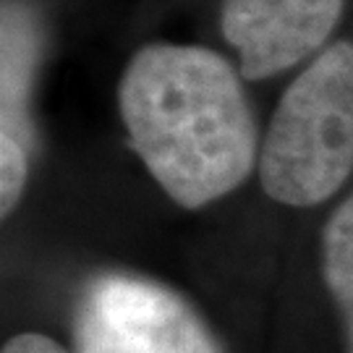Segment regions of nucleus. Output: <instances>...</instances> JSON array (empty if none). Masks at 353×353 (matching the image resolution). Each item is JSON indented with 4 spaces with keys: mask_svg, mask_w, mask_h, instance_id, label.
I'll list each match as a JSON object with an SVG mask.
<instances>
[{
    "mask_svg": "<svg viewBox=\"0 0 353 353\" xmlns=\"http://www.w3.org/2000/svg\"><path fill=\"white\" fill-rule=\"evenodd\" d=\"M243 76L202 45L150 42L128 58L118 113L152 181L183 210H202L259 170L262 137Z\"/></svg>",
    "mask_w": 353,
    "mask_h": 353,
    "instance_id": "nucleus-1",
    "label": "nucleus"
},
{
    "mask_svg": "<svg viewBox=\"0 0 353 353\" xmlns=\"http://www.w3.org/2000/svg\"><path fill=\"white\" fill-rule=\"evenodd\" d=\"M345 0H223L220 34L246 81H265L330 45Z\"/></svg>",
    "mask_w": 353,
    "mask_h": 353,
    "instance_id": "nucleus-4",
    "label": "nucleus"
},
{
    "mask_svg": "<svg viewBox=\"0 0 353 353\" xmlns=\"http://www.w3.org/2000/svg\"><path fill=\"white\" fill-rule=\"evenodd\" d=\"M322 278L343 325V348L353 353V191L322 228Z\"/></svg>",
    "mask_w": 353,
    "mask_h": 353,
    "instance_id": "nucleus-5",
    "label": "nucleus"
},
{
    "mask_svg": "<svg viewBox=\"0 0 353 353\" xmlns=\"http://www.w3.org/2000/svg\"><path fill=\"white\" fill-rule=\"evenodd\" d=\"M79 353H220L183 296L134 275L89 283L74 325Z\"/></svg>",
    "mask_w": 353,
    "mask_h": 353,
    "instance_id": "nucleus-3",
    "label": "nucleus"
},
{
    "mask_svg": "<svg viewBox=\"0 0 353 353\" xmlns=\"http://www.w3.org/2000/svg\"><path fill=\"white\" fill-rule=\"evenodd\" d=\"M259 181L285 207H316L353 173V42H330L280 94L262 134Z\"/></svg>",
    "mask_w": 353,
    "mask_h": 353,
    "instance_id": "nucleus-2",
    "label": "nucleus"
},
{
    "mask_svg": "<svg viewBox=\"0 0 353 353\" xmlns=\"http://www.w3.org/2000/svg\"><path fill=\"white\" fill-rule=\"evenodd\" d=\"M29 181V154L21 139L3 128L0 134V217L8 220L24 196Z\"/></svg>",
    "mask_w": 353,
    "mask_h": 353,
    "instance_id": "nucleus-6",
    "label": "nucleus"
},
{
    "mask_svg": "<svg viewBox=\"0 0 353 353\" xmlns=\"http://www.w3.org/2000/svg\"><path fill=\"white\" fill-rule=\"evenodd\" d=\"M0 353H71L58 341H52L42 332H19L3 343Z\"/></svg>",
    "mask_w": 353,
    "mask_h": 353,
    "instance_id": "nucleus-7",
    "label": "nucleus"
}]
</instances>
